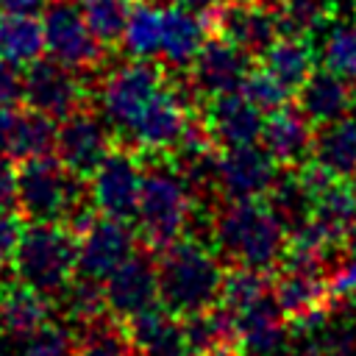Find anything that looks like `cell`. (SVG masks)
Returning a JSON list of instances; mask_svg holds the SVG:
<instances>
[{"instance_id":"cell-1","label":"cell","mask_w":356,"mask_h":356,"mask_svg":"<svg viewBox=\"0 0 356 356\" xmlns=\"http://www.w3.org/2000/svg\"><path fill=\"white\" fill-rule=\"evenodd\" d=\"M159 250V303L167 312H172L175 317H186L217 306L225 273L220 267V259L203 242L178 236Z\"/></svg>"},{"instance_id":"cell-2","label":"cell","mask_w":356,"mask_h":356,"mask_svg":"<svg viewBox=\"0 0 356 356\" xmlns=\"http://www.w3.org/2000/svg\"><path fill=\"white\" fill-rule=\"evenodd\" d=\"M214 245L236 267L267 273L284 259L289 228L270 203L261 200H231L211 222Z\"/></svg>"},{"instance_id":"cell-3","label":"cell","mask_w":356,"mask_h":356,"mask_svg":"<svg viewBox=\"0 0 356 356\" xmlns=\"http://www.w3.org/2000/svg\"><path fill=\"white\" fill-rule=\"evenodd\" d=\"M14 278L44 298L70 286L78 270V236L64 222H31L22 228L14 259Z\"/></svg>"},{"instance_id":"cell-4","label":"cell","mask_w":356,"mask_h":356,"mask_svg":"<svg viewBox=\"0 0 356 356\" xmlns=\"http://www.w3.org/2000/svg\"><path fill=\"white\" fill-rule=\"evenodd\" d=\"M192 209H195L192 184L178 167L153 164L145 170L134 217L147 245L164 248L175 242L186 231L192 220Z\"/></svg>"},{"instance_id":"cell-5","label":"cell","mask_w":356,"mask_h":356,"mask_svg":"<svg viewBox=\"0 0 356 356\" xmlns=\"http://www.w3.org/2000/svg\"><path fill=\"white\" fill-rule=\"evenodd\" d=\"M78 175H72L53 153L19 161L17 209L31 222H64L81 203Z\"/></svg>"},{"instance_id":"cell-6","label":"cell","mask_w":356,"mask_h":356,"mask_svg":"<svg viewBox=\"0 0 356 356\" xmlns=\"http://www.w3.org/2000/svg\"><path fill=\"white\" fill-rule=\"evenodd\" d=\"M161 70L147 58H131L117 64L97 89L100 114L111 128L128 131V125L139 117V111L150 103V97L161 89Z\"/></svg>"},{"instance_id":"cell-7","label":"cell","mask_w":356,"mask_h":356,"mask_svg":"<svg viewBox=\"0 0 356 356\" xmlns=\"http://www.w3.org/2000/svg\"><path fill=\"white\" fill-rule=\"evenodd\" d=\"M209 178L220 189V195L231 200H261L270 195L278 181V164L259 145L222 147L211 159Z\"/></svg>"},{"instance_id":"cell-8","label":"cell","mask_w":356,"mask_h":356,"mask_svg":"<svg viewBox=\"0 0 356 356\" xmlns=\"http://www.w3.org/2000/svg\"><path fill=\"white\" fill-rule=\"evenodd\" d=\"M42 31H44V53L47 58L83 72L92 70L100 56L103 44L89 31L81 8L72 0H53L42 11Z\"/></svg>"},{"instance_id":"cell-9","label":"cell","mask_w":356,"mask_h":356,"mask_svg":"<svg viewBox=\"0 0 356 356\" xmlns=\"http://www.w3.org/2000/svg\"><path fill=\"white\" fill-rule=\"evenodd\" d=\"M145 167L134 150H108V156L89 172V203L97 214L131 220L136 214Z\"/></svg>"},{"instance_id":"cell-10","label":"cell","mask_w":356,"mask_h":356,"mask_svg":"<svg viewBox=\"0 0 356 356\" xmlns=\"http://www.w3.org/2000/svg\"><path fill=\"white\" fill-rule=\"evenodd\" d=\"M136 253V231L128 220L95 217L78 234V275L103 284L122 261Z\"/></svg>"},{"instance_id":"cell-11","label":"cell","mask_w":356,"mask_h":356,"mask_svg":"<svg viewBox=\"0 0 356 356\" xmlns=\"http://www.w3.org/2000/svg\"><path fill=\"white\" fill-rule=\"evenodd\" d=\"M111 125L103 114H92L86 108L72 111L56 128V159L78 178L89 175L111 150Z\"/></svg>"},{"instance_id":"cell-12","label":"cell","mask_w":356,"mask_h":356,"mask_svg":"<svg viewBox=\"0 0 356 356\" xmlns=\"http://www.w3.org/2000/svg\"><path fill=\"white\" fill-rule=\"evenodd\" d=\"M22 103L50 120H64L83 103V81L75 70L47 58L25 67V95Z\"/></svg>"},{"instance_id":"cell-13","label":"cell","mask_w":356,"mask_h":356,"mask_svg":"<svg viewBox=\"0 0 356 356\" xmlns=\"http://www.w3.org/2000/svg\"><path fill=\"white\" fill-rule=\"evenodd\" d=\"M189 122V108L181 92L172 86H161L125 134L145 153H167L178 145Z\"/></svg>"},{"instance_id":"cell-14","label":"cell","mask_w":356,"mask_h":356,"mask_svg":"<svg viewBox=\"0 0 356 356\" xmlns=\"http://www.w3.org/2000/svg\"><path fill=\"white\" fill-rule=\"evenodd\" d=\"M192 83L200 95L217 97L228 92H239L248 70H250V53L234 44L225 36H209L200 53L192 61Z\"/></svg>"},{"instance_id":"cell-15","label":"cell","mask_w":356,"mask_h":356,"mask_svg":"<svg viewBox=\"0 0 356 356\" xmlns=\"http://www.w3.org/2000/svg\"><path fill=\"white\" fill-rule=\"evenodd\" d=\"M106 309L114 317H134L159 303V278L156 261L145 253H134L103 281Z\"/></svg>"},{"instance_id":"cell-16","label":"cell","mask_w":356,"mask_h":356,"mask_svg":"<svg viewBox=\"0 0 356 356\" xmlns=\"http://www.w3.org/2000/svg\"><path fill=\"white\" fill-rule=\"evenodd\" d=\"M56 120L19 106H0V153L11 161L47 156L56 147Z\"/></svg>"},{"instance_id":"cell-17","label":"cell","mask_w":356,"mask_h":356,"mask_svg":"<svg viewBox=\"0 0 356 356\" xmlns=\"http://www.w3.org/2000/svg\"><path fill=\"white\" fill-rule=\"evenodd\" d=\"M214 17L217 33L248 53H264V47L281 33L275 8L264 0H228L214 11Z\"/></svg>"},{"instance_id":"cell-18","label":"cell","mask_w":356,"mask_h":356,"mask_svg":"<svg viewBox=\"0 0 356 356\" xmlns=\"http://www.w3.org/2000/svg\"><path fill=\"white\" fill-rule=\"evenodd\" d=\"M261 125H264V114L242 92L217 95L206 106L203 128L220 147L256 145L261 136Z\"/></svg>"},{"instance_id":"cell-19","label":"cell","mask_w":356,"mask_h":356,"mask_svg":"<svg viewBox=\"0 0 356 356\" xmlns=\"http://www.w3.org/2000/svg\"><path fill=\"white\" fill-rule=\"evenodd\" d=\"M259 142L270 153V159L275 164L298 167V164H303L309 159L312 145H314L312 120L300 108L281 106V108H275V111H270L264 117Z\"/></svg>"},{"instance_id":"cell-20","label":"cell","mask_w":356,"mask_h":356,"mask_svg":"<svg viewBox=\"0 0 356 356\" xmlns=\"http://www.w3.org/2000/svg\"><path fill=\"white\" fill-rule=\"evenodd\" d=\"M209 39V19L203 11L186 8L181 3L164 6V33L159 58L172 70H189L195 56Z\"/></svg>"},{"instance_id":"cell-21","label":"cell","mask_w":356,"mask_h":356,"mask_svg":"<svg viewBox=\"0 0 356 356\" xmlns=\"http://www.w3.org/2000/svg\"><path fill=\"white\" fill-rule=\"evenodd\" d=\"M125 334L131 348L142 356H189L181 331V317L167 312L161 303L128 317Z\"/></svg>"},{"instance_id":"cell-22","label":"cell","mask_w":356,"mask_h":356,"mask_svg":"<svg viewBox=\"0 0 356 356\" xmlns=\"http://www.w3.org/2000/svg\"><path fill=\"white\" fill-rule=\"evenodd\" d=\"M353 103V83L325 67L314 70L298 89V108L312 120V125H325L350 114Z\"/></svg>"},{"instance_id":"cell-23","label":"cell","mask_w":356,"mask_h":356,"mask_svg":"<svg viewBox=\"0 0 356 356\" xmlns=\"http://www.w3.org/2000/svg\"><path fill=\"white\" fill-rule=\"evenodd\" d=\"M231 323H234L236 345H242L250 353H273L284 342V312L278 309L273 289L270 295L239 312Z\"/></svg>"},{"instance_id":"cell-24","label":"cell","mask_w":356,"mask_h":356,"mask_svg":"<svg viewBox=\"0 0 356 356\" xmlns=\"http://www.w3.org/2000/svg\"><path fill=\"white\" fill-rule=\"evenodd\" d=\"M264 70H270L289 92H298L306 78L314 72V50L309 39L278 33L261 53Z\"/></svg>"},{"instance_id":"cell-25","label":"cell","mask_w":356,"mask_h":356,"mask_svg":"<svg viewBox=\"0 0 356 356\" xmlns=\"http://www.w3.org/2000/svg\"><path fill=\"white\" fill-rule=\"evenodd\" d=\"M309 220L323 228V234L331 236L337 245H342L356 231V186L345 178L331 184L323 195L314 197Z\"/></svg>"},{"instance_id":"cell-26","label":"cell","mask_w":356,"mask_h":356,"mask_svg":"<svg viewBox=\"0 0 356 356\" xmlns=\"http://www.w3.org/2000/svg\"><path fill=\"white\" fill-rule=\"evenodd\" d=\"M312 156L337 178H350L356 172V117L345 114L334 122L320 125V131L314 134Z\"/></svg>"},{"instance_id":"cell-27","label":"cell","mask_w":356,"mask_h":356,"mask_svg":"<svg viewBox=\"0 0 356 356\" xmlns=\"http://www.w3.org/2000/svg\"><path fill=\"white\" fill-rule=\"evenodd\" d=\"M44 53L42 19L28 14H3L0 11V58L17 67H31Z\"/></svg>"},{"instance_id":"cell-28","label":"cell","mask_w":356,"mask_h":356,"mask_svg":"<svg viewBox=\"0 0 356 356\" xmlns=\"http://www.w3.org/2000/svg\"><path fill=\"white\" fill-rule=\"evenodd\" d=\"M161 33H164V6H156L150 0L134 3L122 33L120 44L131 58H159L161 50Z\"/></svg>"},{"instance_id":"cell-29","label":"cell","mask_w":356,"mask_h":356,"mask_svg":"<svg viewBox=\"0 0 356 356\" xmlns=\"http://www.w3.org/2000/svg\"><path fill=\"white\" fill-rule=\"evenodd\" d=\"M273 298L284 317L292 320L323 306L328 298V284L314 270H284V275L273 281Z\"/></svg>"},{"instance_id":"cell-30","label":"cell","mask_w":356,"mask_h":356,"mask_svg":"<svg viewBox=\"0 0 356 356\" xmlns=\"http://www.w3.org/2000/svg\"><path fill=\"white\" fill-rule=\"evenodd\" d=\"M270 289H273V281L267 278V273L250 270V267H236V270H231V273L222 275L217 309L234 320L250 303H256L264 295H270Z\"/></svg>"},{"instance_id":"cell-31","label":"cell","mask_w":356,"mask_h":356,"mask_svg":"<svg viewBox=\"0 0 356 356\" xmlns=\"http://www.w3.org/2000/svg\"><path fill=\"white\" fill-rule=\"evenodd\" d=\"M275 19L281 33L309 39L312 33L325 28V22L331 19V3L328 0H278Z\"/></svg>"},{"instance_id":"cell-32","label":"cell","mask_w":356,"mask_h":356,"mask_svg":"<svg viewBox=\"0 0 356 356\" xmlns=\"http://www.w3.org/2000/svg\"><path fill=\"white\" fill-rule=\"evenodd\" d=\"M323 67L356 83V22H337L325 31L320 44Z\"/></svg>"},{"instance_id":"cell-33","label":"cell","mask_w":356,"mask_h":356,"mask_svg":"<svg viewBox=\"0 0 356 356\" xmlns=\"http://www.w3.org/2000/svg\"><path fill=\"white\" fill-rule=\"evenodd\" d=\"M136 0H81V14L89 25V31L97 36L100 44L120 42L122 25L131 14Z\"/></svg>"},{"instance_id":"cell-34","label":"cell","mask_w":356,"mask_h":356,"mask_svg":"<svg viewBox=\"0 0 356 356\" xmlns=\"http://www.w3.org/2000/svg\"><path fill=\"white\" fill-rule=\"evenodd\" d=\"M131 350L128 334L117 323L97 325V320H92L86 323L81 342H75V356H131Z\"/></svg>"},{"instance_id":"cell-35","label":"cell","mask_w":356,"mask_h":356,"mask_svg":"<svg viewBox=\"0 0 356 356\" xmlns=\"http://www.w3.org/2000/svg\"><path fill=\"white\" fill-rule=\"evenodd\" d=\"M239 92L261 111V114H270V111H275V108H281V106H286V100H289V89L270 72V70H264V67H259V70H248V75H245V81H242V86H239Z\"/></svg>"},{"instance_id":"cell-36","label":"cell","mask_w":356,"mask_h":356,"mask_svg":"<svg viewBox=\"0 0 356 356\" xmlns=\"http://www.w3.org/2000/svg\"><path fill=\"white\" fill-rule=\"evenodd\" d=\"M67 292V312L83 323H92L103 314L106 309V298H103V286L97 281H89V278H81L78 281H70V286L64 289Z\"/></svg>"},{"instance_id":"cell-37","label":"cell","mask_w":356,"mask_h":356,"mask_svg":"<svg viewBox=\"0 0 356 356\" xmlns=\"http://www.w3.org/2000/svg\"><path fill=\"white\" fill-rule=\"evenodd\" d=\"M19 356H75V342L64 328L42 325L22 342Z\"/></svg>"},{"instance_id":"cell-38","label":"cell","mask_w":356,"mask_h":356,"mask_svg":"<svg viewBox=\"0 0 356 356\" xmlns=\"http://www.w3.org/2000/svg\"><path fill=\"white\" fill-rule=\"evenodd\" d=\"M317 356H356V323H342L325 328L320 337Z\"/></svg>"},{"instance_id":"cell-39","label":"cell","mask_w":356,"mask_h":356,"mask_svg":"<svg viewBox=\"0 0 356 356\" xmlns=\"http://www.w3.org/2000/svg\"><path fill=\"white\" fill-rule=\"evenodd\" d=\"M25 95V70L0 58V106H19Z\"/></svg>"},{"instance_id":"cell-40","label":"cell","mask_w":356,"mask_h":356,"mask_svg":"<svg viewBox=\"0 0 356 356\" xmlns=\"http://www.w3.org/2000/svg\"><path fill=\"white\" fill-rule=\"evenodd\" d=\"M19 234H22V225H19L17 214L0 211V273L11 264L17 242H19Z\"/></svg>"},{"instance_id":"cell-41","label":"cell","mask_w":356,"mask_h":356,"mask_svg":"<svg viewBox=\"0 0 356 356\" xmlns=\"http://www.w3.org/2000/svg\"><path fill=\"white\" fill-rule=\"evenodd\" d=\"M17 209V170L14 161L0 153V211Z\"/></svg>"},{"instance_id":"cell-42","label":"cell","mask_w":356,"mask_h":356,"mask_svg":"<svg viewBox=\"0 0 356 356\" xmlns=\"http://www.w3.org/2000/svg\"><path fill=\"white\" fill-rule=\"evenodd\" d=\"M50 0H0V11L3 14H28V17H39L47 8Z\"/></svg>"},{"instance_id":"cell-43","label":"cell","mask_w":356,"mask_h":356,"mask_svg":"<svg viewBox=\"0 0 356 356\" xmlns=\"http://www.w3.org/2000/svg\"><path fill=\"white\" fill-rule=\"evenodd\" d=\"M172 3H181L186 8H195V11H217L222 3L228 0H172Z\"/></svg>"},{"instance_id":"cell-44","label":"cell","mask_w":356,"mask_h":356,"mask_svg":"<svg viewBox=\"0 0 356 356\" xmlns=\"http://www.w3.org/2000/svg\"><path fill=\"white\" fill-rule=\"evenodd\" d=\"M192 356H220V353H192Z\"/></svg>"}]
</instances>
